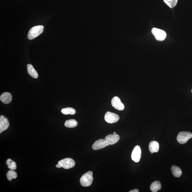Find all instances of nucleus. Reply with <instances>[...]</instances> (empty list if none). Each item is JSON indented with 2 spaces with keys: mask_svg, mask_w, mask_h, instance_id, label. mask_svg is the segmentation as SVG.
<instances>
[{
  "mask_svg": "<svg viewBox=\"0 0 192 192\" xmlns=\"http://www.w3.org/2000/svg\"><path fill=\"white\" fill-rule=\"evenodd\" d=\"M93 174L92 172L90 171L83 174L80 180L81 185L84 187L91 185L93 180Z\"/></svg>",
  "mask_w": 192,
  "mask_h": 192,
  "instance_id": "obj_1",
  "label": "nucleus"
},
{
  "mask_svg": "<svg viewBox=\"0 0 192 192\" xmlns=\"http://www.w3.org/2000/svg\"><path fill=\"white\" fill-rule=\"evenodd\" d=\"M44 26L42 25L35 26L30 29L28 34L27 38L29 40H32L35 38L43 32Z\"/></svg>",
  "mask_w": 192,
  "mask_h": 192,
  "instance_id": "obj_2",
  "label": "nucleus"
},
{
  "mask_svg": "<svg viewBox=\"0 0 192 192\" xmlns=\"http://www.w3.org/2000/svg\"><path fill=\"white\" fill-rule=\"evenodd\" d=\"M192 137V133L187 131H182L179 132L177 137V140L181 144L186 143Z\"/></svg>",
  "mask_w": 192,
  "mask_h": 192,
  "instance_id": "obj_3",
  "label": "nucleus"
},
{
  "mask_svg": "<svg viewBox=\"0 0 192 192\" xmlns=\"http://www.w3.org/2000/svg\"><path fill=\"white\" fill-rule=\"evenodd\" d=\"M58 164L65 169H69L74 167L75 165V162L74 160L70 158L63 159L58 162Z\"/></svg>",
  "mask_w": 192,
  "mask_h": 192,
  "instance_id": "obj_4",
  "label": "nucleus"
},
{
  "mask_svg": "<svg viewBox=\"0 0 192 192\" xmlns=\"http://www.w3.org/2000/svg\"><path fill=\"white\" fill-rule=\"evenodd\" d=\"M151 32L155 36L156 40L159 41H162L166 37V34L165 31L161 29L153 28L151 30Z\"/></svg>",
  "mask_w": 192,
  "mask_h": 192,
  "instance_id": "obj_5",
  "label": "nucleus"
},
{
  "mask_svg": "<svg viewBox=\"0 0 192 192\" xmlns=\"http://www.w3.org/2000/svg\"><path fill=\"white\" fill-rule=\"evenodd\" d=\"M104 118L106 122L109 123L117 122L119 120V116L116 113L108 112L106 113Z\"/></svg>",
  "mask_w": 192,
  "mask_h": 192,
  "instance_id": "obj_6",
  "label": "nucleus"
},
{
  "mask_svg": "<svg viewBox=\"0 0 192 192\" xmlns=\"http://www.w3.org/2000/svg\"><path fill=\"white\" fill-rule=\"evenodd\" d=\"M141 156V150L139 146H136L134 148L131 154V158L135 162L137 163L140 161Z\"/></svg>",
  "mask_w": 192,
  "mask_h": 192,
  "instance_id": "obj_7",
  "label": "nucleus"
},
{
  "mask_svg": "<svg viewBox=\"0 0 192 192\" xmlns=\"http://www.w3.org/2000/svg\"><path fill=\"white\" fill-rule=\"evenodd\" d=\"M113 107L118 110H123L125 108L124 105L121 102L120 98L117 97H113L112 100Z\"/></svg>",
  "mask_w": 192,
  "mask_h": 192,
  "instance_id": "obj_8",
  "label": "nucleus"
},
{
  "mask_svg": "<svg viewBox=\"0 0 192 192\" xmlns=\"http://www.w3.org/2000/svg\"><path fill=\"white\" fill-rule=\"evenodd\" d=\"M9 126V121L7 118L3 115L0 117V133L6 130Z\"/></svg>",
  "mask_w": 192,
  "mask_h": 192,
  "instance_id": "obj_9",
  "label": "nucleus"
},
{
  "mask_svg": "<svg viewBox=\"0 0 192 192\" xmlns=\"http://www.w3.org/2000/svg\"><path fill=\"white\" fill-rule=\"evenodd\" d=\"M108 143L105 140H98L94 142L92 146V148L95 150H99L108 146Z\"/></svg>",
  "mask_w": 192,
  "mask_h": 192,
  "instance_id": "obj_10",
  "label": "nucleus"
},
{
  "mask_svg": "<svg viewBox=\"0 0 192 192\" xmlns=\"http://www.w3.org/2000/svg\"><path fill=\"white\" fill-rule=\"evenodd\" d=\"M120 138L119 135L117 134H113L106 136L105 140L108 144L112 145L118 142L119 141Z\"/></svg>",
  "mask_w": 192,
  "mask_h": 192,
  "instance_id": "obj_11",
  "label": "nucleus"
},
{
  "mask_svg": "<svg viewBox=\"0 0 192 192\" xmlns=\"http://www.w3.org/2000/svg\"><path fill=\"white\" fill-rule=\"evenodd\" d=\"M12 99V95L11 93L8 92L2 93L0 97V100L2 103L5 104H8L11 103Z\"/></svg>",
  "mask_w": 192,
  "mask_h": 192,
  "instance_id": "obj_12",
  "label": "nucleus"
},
{
  "mask_svg": "<svg viewBox=\"0 0 192 192\" xmlns=\"http://www.w3.org/2000/svg\"><path fill=\"white\" fill-rule=\"evenodd\" d=\"M160 148L158 142L156 141H151L149 144V150L151 154L157 152Z\"/></svg>",
  "mask_w": 192,
  "mask_h": 192,
  "instance_id": "obj_13",
  "label": "nucleus"
},
{
  "mask_svg": "<svg viewBox=\"0 0 192 192\" xmlns=\"http://www.w3.org/2000/svg\"><path fill=\"white\" fill-rule=\"evenodd\" d=\"M27 72L29 74L34 78H37L39 77L38 74L33 67L32 65L31 64H28L27 65Z\"/></svg>",
  "mask_w": 192,
  "mask_h": 192,
  "instance_id": "obj_14",
  "label": "nucleus"
},
{
  "mask_svg": "<svg viewBox=\"0 0 192 192\" xmlns=\"http://www.w3.org/2000/svg\"><path fill=\"white\" fill-rule=\"evenodd\" d=\"M171 170L173 175L176 178L180 177L182 173L181 169L176 166H171Z\"/></svg>",
  "mask_w": 192,
  "mask_h": 192,
  "instance_id": "obj_15",
  "label": "nucleus"
},
{
  "mask_svg": "<svg viewBox=\"0 0 192 192\" xmlns=\"http://www.w3.org/2000/svg\"><path fill=\"white\" fill-rule=\"evenodd\" d=\"M161 187L160 182L156 181L151 183L150 186V189L152 192H156L161 190Z\"/></svg>",
  "mask_w": 192,
  "mask_h": 192,
  "instance_id": "obj_16",
  "label": "nucleus"
},
{
  "mask_svg": "<svg viewBox=\"0 0 192 192\" xmlns=\"http://www.w3.org/2000/svg\"><path fill=\"white\" fill-rule=\"evenodd\" d=\"M78 125L77 121L74 119H70L65 121V127L68 128H74Z\"/></svg>",
  "mask_w": 192,
  "mask_h": 192,
  "instance_id": "obj_17",
  "label": "nucleus"
},
{
  "mask_svg": "<svg viewBox=\"0 0 192 192\" xmlns=\"http://www.w3.org/2000/svg\"><path fill=\"white\" fill-rule=\"evenodd\" d=\"M61 112L63 114L65 115H73L75 114L76 111L74 108L69 107L63 108L61 110Z\"/></svg>",
  "mask_w": 192,
  "mask_h": 192,
  "instance_id": "obj_18",
  "label": "nucleus"
},
{
  "mask_svg": "<svg viewBox=\"0 0 192 192\" xmlns=\"http://www.w3.org/2000/svg\"><path fill=\"white\" fill-rule=\"evenodd\" d=\"M7 177L8 180L11 181L12 179H15L17 178V174L16 171L13 170H10L7 174Z\"/></svg>",
  "mask_w": 192,
  "mask_h": 192,
  "instance_id": "obj_19",
  "label": "nucleus"
},
{
  "mask_svg": "<svg viewBox=\"0 0 192 192\" xmlns=\"http://www.w3.org/2000/svg\"><path fill=\"white\" fill-rule=\"evenodd\" d=\"M6 164L7 167L11 170H16L17 166L16 162L11 159H8L6 161Z\"/></svg>",
  "mask_w": 192,
  "mask_h": 192,
  "instance_id": "obj_20",
  "label": "nucleus"
},
{
  "mask_svg": "<svg viewBox=\"0 0 192 192\" xmlns=\"http://www.w3.org/2000/svg\"><path fill=\"white\" fill-rule=\"evenodd\" d=\"M178 0H164V2L170 8L175 7L177 3Z\"/></svg>",
  "mask_w": 192,
  "mask_h": 192,
  "instance_id": "obj_21",
  "label": "nucleus"
},
{
  "mask_svg": "<svg viewBox=\"0 0 192 192\" xmlns=\"http://www.w3.org/2000/svg\"><path fill=\"white\" fill-rule=\"evenodd\" d=\"M139 190L137 189H134V190L129 191V192H138Z\"/></svg>",
  "mask_w": 192,
  "mask_h": 192,
  "instance_id": "obj_22",
  "label": "nucleus"
},
{
  "mask_svg": "<svg viewBox=\"0 0 192 192\" xmlns=\"http://www.w3.org/2000/svg\"><path fill=\"white\" fill-rule=\"evenodd\" d=\"M56 167L57 168H60L62 167L61 166H60L59 164H57V165H56Z\"/></svg>",
  "mask_w": 192,
  "mask_h": 192,
  "instance_id": "obj_23",
  "label": "nucleus"
},
{
  "mask_svg": "<svg viewBox=\"0 0 192 192\" xmlns=\"http://www.w3.org/2000/svg\"><path fill=\"white\" fill-rule=\"evenodd\" d=\"M113 134H116V133H116V132H113Z\"/></svg>",
  "mask_w": 192,
  "mask_h": 192,
  "instance_id": "obj_24",
  "label": "nucleus"
},
{
  "mask_svg": "<svg viewBox=\"0 0 192 192\" xmlns=\"http://www.w3.org/2000/svg\"><path fill=\"white\" fill-rule=\"evenodd\" d=\"M191 92H192V90H191Z\"/></svg>",
  "mask_w": 192,
  "mask_h": 192,
  "instance_id": "obj_25",
  "label": "nucleus"
}]
</instances>
